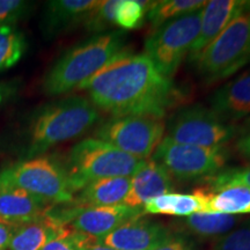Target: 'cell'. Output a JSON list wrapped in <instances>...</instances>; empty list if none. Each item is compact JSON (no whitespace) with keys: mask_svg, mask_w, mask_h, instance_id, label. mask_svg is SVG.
I'll use <instances>...</instances> for the list:
<instances>
[{"mask_svg":"<svg viewBox=\"0 0 250 250\" xmlns=\"http://www.w3.org/2000/svg\"><path fill=\"white\" fill-rule=\"evenodd\" d=\"M77 89L88 93L98 109L114 116L161 118L182 99L173 80L158 71L145 54L126 51Z\"/></svg>","mask_w":250,"mask_h":250,"instance_id":"obj_1","label":"cell"},{"mask_svg":"<svg viewBox=\"0 0 250 250\" xmlns=\"http://www.w3.org/2000/svg\"><path fill=\"white\" fill-rule=\"evenodd\" d=\"M126 51V35L123 30L95 34L57 59L44 77L43 92L57 96L77 89Z\"/></svg>","mask_w":250,"mask_h":250,"instance_id":"obj_2","label":"cell"},{"mask_svg":"<svg viewBox=\"0 0 250 250\" xmlns=\"http://www.w3.org/2000/svg\"><path fill=\"white\" fill-rule=\"evenodd\" d=\"M100 120L99 109L83 96H71L40 108L29 122L26 155H42L58 144L86 133Z\"/></svg>","mask_w":250,"mask_h":250,"instance_id":"obj_3","label":"cell"},{"mask_svg":"<svg viewBox=\"0 0 250 250\" xmlns=\"http://www.w3.org/2000/svg\"><path fill=\"white\" fill-rule=\"evenodd\" d=\"M146 161L126 154L100 139L86 138L71 148L65 169L74 193L96 180L132 177Z\"/></svg>","mask_w":250,"mask_h":250,"instance_id":"obj_4","label":"cell"},{"mask_svg":"<svg viewBox=\"0 0 250 250\" xmlns=\"http://www.w3.org/2000/svg\"><path fill=\"white\" fill-rule=\"evenodd\" d=\"M250 62V1L198 55L196 70L208 83L226 79Z\"/></svg>","mask_w":250,"mask_h":250,"instance_id":"obj_5","label":"cell"},{"mask_svg":"<svg viewBox=\"0 0 250 250\" xmlns=\"http://www.w3.org/2000/svg\"><path fill=\"white\" fill-rule=\"evenodd\" d=\"M0 183L22 189L51 205L73 201L65 166L46 155L8 166L0 171Z\"/></svg>","mask_w":250,"mask_h":250,"instance_id":"obj_6","label":"cell"},{"mask_svg":"<svg viewBox=\"0 0 250 250\" xmlns=\"http://www.w3.org/2000/svg\"><path fill=\"white\" fill-rule=\"evenodd\" d=\"M202 9L155 28L145 40L144 50L161 74L170 79L198 36Z\"/></svg>","mask_w":250,"mask_h":250,"instance_id":"obj_7","label":"cell"},{"mask_svg":"<svg viewBox=\"0 0 250 250\" xmlns=\"http://www.w3.org/2000/svg\"><path fill=\"white\" fill-rule=\"evenodd\" d=\"M228 159L225 146H204L181 144L165 138L153 153L152 160L161 165L171 179L181 182L206 180L223 169Z\"/></svg>","mask_w":250,"mask_h":250,"instance_id":"obj_8","label":"cell"},{"mask_svg":"<svg viewBox=\"0 0 250 250\" xmlns=\"http://www.w3.org/2000/svg\"><path fill=\"white\" fill-rule=\"evenodd\" d=\"M165 123L151 116H114L95 130L94 138L126 154L145 159L153 154L164 139Z\"/></svg>","mask_w":250,"mask_h":250,"instance_id":"obj_9","label":"cell"},{"mask_svg":"<svg viewBox=\"0 0 250 250\" xmlns=\"http://www.w3.org/2000/svg\"><path fill=\"white\" fill-rule=\"evenodd\" d=\"M235 134V129L211 108L195 104L181 109L170 118L166 138L189 145L224 146Z\"/></svg>","mask_w":250,"mask_h":250,"instance_id":"obj_10","label":"cell"},{"mask_svg":"<svg viewBox=\"0 0 250 250\" xmlns=\"http://www.w3.org/2000/svg\"><path fill=\"white\" fill-rule=\"evenodd\" d=\"M144 214V208H132L125 204L85 208L74 204L67 226L98 241L100 237L107 235L122 224Z\"/></svg>","mask_w":250,"mask_h":250,"instance_id":"obj_11","label":"cell"},{"mask_svg":"<svg viewBox=\"0 0 250 250\" xmlns=\"http://www.w3.org/2000/svg\"><path fill=\"white\" fill-rule=\"evenodd\" d=\"M170 235L164 225L142 215L122 224L96 243L117 250H152Z\"/></svg>","mask_w":250,"mask_h":250,"instance_id":"obj_12","label":"cell"},{"mask_svg":"<svg viewBox=\"0 0 250 250\" xmlns=\"http://www.w3.org/2000/svg\"><path fill=\"white\" fill-rule=\"evenodd\" d=\"M247 4L246 0H212L202 8L198 36L189 51V61L193 62L212 41L232 22Z\"/></svg>","mask_w":250,"mask_h":250,"instance_id":"obj_13","label":"cell"},{"mask_svg":"<svg viewBox=\"0 0 250 250\" xmlns=\"http://www.w3.org/2000/svg\"><path fill=\"white\" fill-rule=\"evenodd\" d=\"M100 1L95 0H51L45 5L42 19V31L52 39L83 24Z\"/></svg>","mask_w":250,"mask_h":250,"instance_id":"obj_14","label":"cell"},{"mask_svg":"<svg viewBox=\"0 0 250 250\" xmlns=\"http://www.w3.org/2000/svg\"><path fill=\"white\" fill-rule=\"evenodd\" d=\"M174 182L168 171L154 160H147L131 177L129 193L123 204L143 208L146 203L173 192Z\"/></svg>","mask_w":250,"mask_h":250,"instance_id":"obj_15","label":"cell"},{"mask_svg":"<svg viewBox=\"0 0 250 250\" xmlns=\"http://www.w3.org/2000/svg\"><path fill=\"white\" fill-rule=\"evenodd\" d=\"M51 206L22 189L0 183V220L23 225L44 215Z\"/></svg>","mask_w":250,"mask_h":250,"instance_id":"obj_16","label":"cell"},{"mask_svg":"<svg viewBox=\"0 0 250 250\" xmlns=\"http://www.w3.org/2000/svg\"><path fill=\"white\" fill-rule=\"evenodd\" d=\"M210 104L224 121H236L250 115V71L215 90Z\"/></svg>","mask_w":250,"mask_h":250,"instance_id":"obj_17","label":"cell"},{"mask_svg":"<svg viewBox=\"0 0 250 250\" xmlns=\"http://www.w3.org/2000/svg\"><path fill=\"white\" fill-rule=\"evenodd\" d=\"M131 186V177H109L93 181L83 188L76 198L78 206H111L123 204Z\"/></svg>","mask_w":250,"mask_h":250,"instance_id":"obj_18","label":"cell"},{"mask_svg":"<svg viewBox=\"0 0 250 250\" xmlns=\"http://www.w3.org/2000/svg\"><path fill=\"white\" fill-rule=\"evenodd\" d=\"M48 212L36 220L20 225L15 230L9 250H42L46 243L57 237L66 229Z\"/></svg>","mask_w":250,"mask_h":250,"instance_id":"obj_19","label":"cell"},{"mask_svg":"<svg viewBox=\"0 0 250 250\" xmlns=\"http://www.w3.org/2000/svg\"><path fill=\"white\" fill-rule=\"evenodd\" d=\"M204 190L192 193L168 192L156 197L144 205V213L166 214L174 217H189L197 212H204Z\"/></svg>","mask_w":250,"mask_h":250,"instance_id":"obj_20","label":"cell"},{"mask_svg":"<svg viewBox=\"0 0 250 250\" xmlns=\"http://www.w3.org/2000/svg\"><path fill=\"white\" fill-rule=\"evenodd\" d=\"M205 213L240 215L250 213V188L227 187L218 190H204Z\"/></svg>","mask_w":250,"mask_h":250,"instance_id":"obj_21","label":"cell"},{"mask_svg":"<svg viewBox=\"0 0 250 250\" xmlns=\"http://www.w3.org/2000/svg\"><path fill=\"white\" fill-rule=\"evenodd\" d=\"M240 223L239 215L197 212L184 218L189 230L202 237H221L234 229Z\"/></svg>","mask_w":250,"mask_h":250,"instance_id":"obj_22","label":"cell"},{"mask_svg":"<svg viewBox=\"0 0 250 250\" xmlns=\"http://www.w3.org/2000/svg\"><path fill=\"white\" fill-rule=\"evenodd\" d=\"M204 0H159L152 1L147 12V20L153 29L183 15L202 9L206 5Z\"/></svg>","mask_w":250,"mask_h":250,"instance_id":"obj_23","label":"cell"},{"mask_svg":"<svg viewBox=\"0 0 250 250\" xmlns=\"http://www.w3.org/2000/svg\"><path fill=\"white\" fill-rule=\"evenodd\" d=\"M27 50L26 37L13 26L0 27V71L14 66Z\"/></svg>","mask_w":250,"mask_h":250,"instance_id":"obj_24","label":"cell"},{"mask_svg":"<svg viewBox=\"0 0 250 250\" xmlns=\"http://www.w3.org/2000/svg\"><path fill=\"white\" fill-rule=\"evenodd\" d=\"M152 1L140 0H118L115 11V26L122 30H133L143 26Z\"/></svg>","mask_w":250,"mask_h":250,"instance_id":"obj_25","label":"cell"},{"mask_svg":"<svg viewBox=\"0 0 250 250\" xmlns=\"http://www.w3.org/2000/svg\"><path fill=\"white\" fill-rule=\"evenodd\" d=\"M117 5L118 0L100 1L99 5L90 12L83 26L90 33H105V30L115 26V11Z\"/></svg>","mask_w":250,"mask_h":250,"instance_id":"obj_26","label":"cell"},{"mask_svg":"<svg viewBox=\"0 0 250 250\" xmlns=\"http://www.w3.org/2000/svg\"><path fill=\"white\" fill-rule=\"evenodd\" d=\"M95 243V239L73 230L67 226L64 232L46 243L42 250H87L88 247Z\"/></svg>","mask_w":250,"mask_h":250,"instance_id":"obj_27","label":"cell"},{"mask_svg":"<svg viewBox=\"0 0 250 250\" xmlns=\"http://www.w3.org/2000/svg\"><path fill=\"white\" fill-rule=\"evenodd\" d=\"M211 190L223 189L227 187H248L250 188V167L229 168L218 171L217 174L206 179Z\"/></svg>","mask_w":250,"mask_h":250,"instance_id":"obj_28","label":"cell"},{"mask_svg":"<svg viewBox=\"0 0 250 250\" xmlns=\"http://www.w3.org/2000/svg\"><path fill=\"white\" fill-rule=\"evenodd\" d=\"M213 250H250V219L219 237Z\"/></svg>","mask_w":250,"mask_h":250,"instance_id":"obj_29","label":"cell"},{"mask_svg":"<svg viewBox=\"0 0 250 250\" xmlns=\"http://www.w3.org/2000/svg\"><path fill=\"white\" fill-rule=\"evenodd\" d=\"M29 4L22 0H0V27L11 26L27 13Z\"/></svg>","mask_w":250,"mask_h":250,"instance_id":"obj_30","label":"cell"},{"mask_svg":"<svg viewBox=\"0 0 250 250\" xmlns=\"http://www.w3.org/2000/svg\"><path fill=\"white\" fill-rule=\"evenodd\" d=\"M152 250H196V245L186 236L170 235Z\"/></svg>","mask_w":250,"mask_h":250,"instance_id":"obj_31","label":"cell"},{"mask_svg":"<svg viewBox=\"0 0 250 250\" xmlns=\"http://www.w3.org/2000/svg\"><path fill=\"white\" fill-rule=\"evenodd\" d=\"M20 225H13L0 220V250L8 249L15 230Z\"/></svg>","mask_w":250,"mask_h":250,"instance_id":"obj_32","label":"cell"},{"mask_svg":"<svg viewBox=\"0 0 250 250\" xmlns=\"http://www.w3.org/2000/svg\"><path fill=\"white\" fill-rule=\"evenodd\" d=\"M236 148L243 156L250 159V118L249 121L247 122L246 127L245 130H243L242 134L240 136V138L237 139Z\"/></svg>","mask_w":250,"mask_h":250,"instance_id":"obj_33","label":"cell"},{"mask_svg":"<svg viewBox=\"0 0 250 250\" xmlns=\"http://www.w3.org/2000/svg\"><path fill=\"white\" fill-rule=\"evenodd\" d=\"M17 87L12 83H0V105H2L6 101H8L14 95Z\"/></svg>","mask_w":250,"mask_h":250,"instance_id":"obj_34","label":"cell"},{"mask_svg":"<svg viewBox=\"0 0 250 250\" xmlns=\"http://www.w3.org/2000/svg\"><path fill=\"white\" fill-rule=\"evenodd\" d=\"M87 250H117V249H112L109 248V247L99 245V243H95V245H92L90 247L87 248Z\"/></svg>","mask_w":250,"mask_h":250,"instance_id":"obj_35","label":"cell"}]
</instances>
